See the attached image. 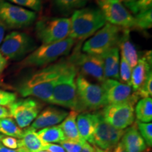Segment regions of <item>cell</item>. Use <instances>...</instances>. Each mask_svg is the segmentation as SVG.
I'll return each mask as SVG.
<instances>
[{"label":"cell","mask_w":152,"mask_h":152,"mask_svg":"<svg viewBox=\"0 0 152 152\" xmlns=\"http://www.w3.org/2000/svg\"><path fill=\"white\" fill-rule=\"evenodd\" d=\"M11 2L22 7L39 11L41 9L42 0H9Z\"/></svg>","instance_id":"obj_33"},{"label":"cell","mask_w":152,"mask_h":152,"mask_svg":"<svg viewBox=\"0 0 152 152\" xmlns=\"http://www.w3.org/2000/svg\"><path fill=\"white\" fill-rule=\"evenodd\" d=\"M6 27L2 23L0 22V45L2 42L4 38V33H5Z\"/></svg>","instance_id":"obj_40"},{"label":"cell","mask_w":152,"mask_h":152,"mask_svg":"<svg viewBox=\"0 0 152 152\" xmlns=\"http://www.w3.org/2000/svg\"><path fill=\"white\" fill-rule=\"evenodd\" d=\"M101 86L103 90L106 105L122 103L130 100L134 92L129 85L113 79H106Z\"/></svg>","instance_id":"obj_15"},{"label":"cell","mask_w":152,"mask_h":152,"mask_svg":"<svg viewBox=\"0 0 152 152\" xmlns=\"http://www.w3.org/2000/svg\"><path fill=\"white\" fill-rule=\"evenodd\" d=\"M139 98L151 97L152 95V72L147 76V79L140 87V88L134 92Z\"/></svg>","instance_id":"obj_32"},{"label":"cell","mask_w":152,"mask_h":152,"mask_svg":"<svg viewBox=\"0 0 152 152\" xmlns=\"http://www.w3.org/2000/svg\"><path fill=\"white\" fill-rule=\"evenodd\" d=\"M10 117L8 109L5 106H0V118Z\"/></svg>","instance_id":"obj_39"},{"label":"cell","mask_w":152,"mask_h":152,"mask_svg":"<svg viewBox=\"0 0 152 152\" xmlns=\"http://www.w3.org/2000/svg\"><path fill=\"white\" fill-rule=\"evenodd\" d=\"M67 61V65L55 83L49 104L63 106L78 113L80 109L76 87L77 70Z\"/></svg>","instance_id":"obj_2"},{"label":"cell","mask_w":152,"mask_h":152,"mask_svg":"<svg viewBox=\"0 0 152 152\" xmlns=\"http://www.w3.org/2000/svg\"><path fill=\"white\" fill-rule=\"evenodd\" d=\"M71 18H45L36 23L35 34L42 45L62 41L69 37Z\"/></svg>","instance_id":"obj_5"},{"label":"cell","mask_w":152,"mask_h":152,"mask_svg":"<svg viewBox=\"0 0 152 152\" xmlns=\"http://www.w3.org/2000/svg\"><path fill=\"white\" fill-rule=\"evenodd\" d=\"M42 104L33 98L16 100L8 106L10 117L20 128H26L31 124L40 113Z\"/></svg>","instance_id":"obj_12"},{"label":"cell","mask_w":152,"mask_h":152,"mask_svg":"<svg viewBox=\"0 0 152 152\" xmlns=\"http://www.w3.org/2000/svg\"><path fill=\"white\" fill-rule=\"evenodd\" d=\"M139 132L141 134L148 147L152 146V123L137 122Z\"/></svg>","instance_id":"obj_31"},{"label":"cell","mask_w":152,"mask_h":152,"mask_svg":"<svg viewBox=\"0 0 152 152\" xmlns=\"http://www.w3.org/2000/svg\"><path fill=\"white\" fill-rule=\"evenodd\" d=\"M125 130L113 128L104 121L102 113H97V121L93 134V145L110 151L120 142Z\"/></svg>","instance_id":"obj_14"},{"label":"cell","mask_w":152,"mask_h":152,"mask_svg":"<svg viewBox=\"0 0 152 152\" xmlns=\"http://www.w3.org/2000/svg\"><path fill=\"white\" fill-rule=\"evenodd\" d=\"M122 30L118 26L106 23L85 42L83 51L87 54L102 56L110 49L118 46Z\"/></svg>","instance_id":"obj_6"},{"label":"cell","mask_w":152,"mask_h":152,"mask_svg":"<svg viewBox=\"0 0 152 152\" xmlns=\"http://www.w3.org/2000/svg\"><path fill=\"white\" fill-rule=\"evenodd\" d=\"M16 151L17 152H31L25 147H19V148H18V149H17Z\"/></svg>","instance_id":"obj_43"},{"label":"cell","mask_w":152,"mask_h":152,"mask_svg":"<svg viewBox=\"0 0 152 152\" xmlns=\"http://www.w3.org/2000/svg\"><path fill=\"white\" fill-rule=\"evenodd\" d=\"M134 26L133 30H148L152 26V10H143L134 15Z\"/></svg>","instance_id":"obj_28"},{"label":"cell","mask_w":152,"mask_h":152,"mask_svg":"<svg viewBox=\"0 0 152 152\" xmlns=\"http://www.w3.org/2000/svg\"><path fill=\"white\" fill-rule=\"evenodd\" d=\"M104 73L106 79L119 80L120 52L119 48L114 47L102 55Z\"/></svg>","instance_id":"obj_21"},{"label":"cell","mask_w":152,"mask_h":152,"mask_svg":"<svg viewBox=\"0 0 152 152\" xmlns=\"http://www.w3.org/2000/svg\"><path fill=\"white\" fill-rule=\"evenodd\" d=\"M97 4L106 23L122 29L134 28V16L121 0H97Z\"/></svg>","instance_id":"obj_11"},{"label":"cell","mask_w":152,"mask_h":152,"mask_svg":"<svg viewBox=\"0 0 152 152\" xmlns=\"http://www.w3.org/2000/svg\"><path fill=\"white\" fill-rule=\"evenodd\" d=\"M97 121V113H83L77 115L76 122L81 137L93 144V134Z\"/></svg>","instance_id":"obj_20"},{"label":"cell","mask_w":152,"mask_h":152,"mask_svg":"<svg viewBox=\"0 0 152 152\" xmlns=\"http://www.w3.org/2000/svg\"><path fill=\"white\" fill-rule=\"evenodd\" d=\"M76 87L80 111H95L106 106L101 85L92 83L80 74L76 77Z\"/></svg>","instance_id":"obj_7"},{"label":"cell","mask_w":152,"mask_h":152,"mask_svg":"<svg viewBox=\"0 0 152 152\" xmlns=\"http://www.w3.org/2000/svg\"><path fill=\"white\" fill-rule=\"evenodd\" d=\"M53 4L62 13H69L85 7L87 0H52Z\"/></svg>","instance_id":"obj_27"},{"label":"cell","mask_w":152,"mask_h":152,"mask_svg":"<svg viewBox=\"0 0 152 152\" xmlns=\"http://www.w3.org/2000/svg\"><path fill=\"white\" fill-rule=\"evenodd\" d=\"M37 133L44 143H61L66 140L59 125L41 129Z\"/></svg>","instance_id":"obj_24"},{"label":"cell","mask_w":152,"mask_h":152,"mask_svg":"<svg viewBox=\"0 0 152 152\" xmlns=\"http://www.w3.org/2000/svg\"><path fill=\"white\" fill-rule=\"evenodd\" d=\"M60 144L64 148L66 152H80L82 147L84 144L65 140L64 141L61 142Z\"/></svg>","instance_id":"obj_35"},{"label":"cell","mask_w":152,"mask_h":152,"mask_svg":"<svg viewBox=\"0 0 152 152\" xmlns=\"http://www.w3.org/2000/svg\"><path fill=\"white\" fill-rule=\"evenodd\" d=\"M37 152H48V151H46V150H40V151H37Z\"/></svg>","instance_id":"obj_45"},{"label":"cell","mask_w":152,"mask_h":152,"mask_svg":"<svg viewBox=\"0 0 152 152\" xmlns=\"http://www.w3.org/2000/svg\"><path fill=\"white\" fill-rule=\"evenodd\" d=\"M113 152H127V151L126 150H125L123 144L121 143V142H120L115 147H114Z\"/></svg>","instance_id":"obj_41"},{"label":"cell","mask_w":152,"mask_h":152,"mask_svg":"<svg viewBox=\"0 0 152 152\" xmlns=\"http://www.w3.org/2000/svg\"><path fill=\"white\" fill-rule=\"evenodd\" d=\"M78 113L75 111L69 112L68 115L59 125L66 140L84 144L85 142L80 134L76 119Z\"/></svg>","instance_id":"obj_22"},{"label":"cell","mask_w":152,"mask_h":152,"mask_svg":"<svg viewBox=\"0 0 152 152\" xmlns=\"http://www.w3.org/2000/svg\"><path fill=\"white\" fill-rule=\"evenodd\" d=\"M68 112L58 108L48 106L38 114L30 128L34 130L52 127L61 123L68 115Z\"/></svg>","instance_id":"obj_16"},{"label":"cell","mask_w":152,"mask_h":152,"mask_svg":"<svg viewBox=\"0 0 152 152\" xmlns=\"http://www.w3.org/2000/svg\"><path fill=\"white\" fill-rule=\"evenodd\" d=\"M37 48L35 40L28 34L14 31L4 38L0 53L7 60H20Z\"/></svg>","instance_id":"obj_9"},{"label":"cell","mask_w":152,"mask_h":152,"mask_svg":"<svg viewBox=\"0 0 152 152\" xmlns=\"http://www.w3.org/2000/svg\"><path fill=\"white\" fill-rule=\"evenodd\" d=\"M121 143L127 152H145L147 150V144L139 132L136 123L125 130Z\"/></svg>","instance_id":"obj_18"},{"label":"cell","mask_w":152,"mask_h":152,"mask_svg":"<svg viewBox=\"0 0 152 152\" xmlns=\"http://www.w3.org/2000/svg\"><path fill=\"white\" fill-rule=\"evenodd\" d=\"M68 61L81 72L83 75L90 76L101 83L105 80L104 73V62L102 56L83 54L74 51L68 58Z\"/></svg>","instance_id":"obj_13"},{"label":"cell","mask_w":152,"mask_h":152,"mask_svg":"<svg viewBox=\"0 0 152 152\" xmlns=\"http://www.w3.org/2000/svg\"><path fill=\"white\" fill-rule=\"evenodd\" d=\"M94 147V152H110V151H106V150H103V149H101L99 148Z\"/></svg>","instance_id":"obj_44"},{"label":"cell","mask_w":152,"mask_h":152,"mask_svg":"<svg viewBox=\"0 0 152 152\" xmlns=\"http://www.w3.org/2000/svg\"><path fill=\"white\" fill-rule=\"evenodd\" d=\"M122 2L131 14L135 15L140 11L151 9L152 0H123Z\"/></svg>","instance_id":"obj_29"},{"label":"cell","mask_w":152,"mask_h":152,"mask_svg":"<svg viewBox=\"0 0 152 152\" xmlns=\"http://www.w3.org/2000/svg\"><path fill=\"white\" fill-rule=\"evenodd\" d=\"M121 1H123V0H121Z\"/></svg>","instance_id":"obj_47"},{"label":"cell","mask_w":152,"mask_h":152,"mask_svg":"<svg viewBox=\"0 0 152 152\" xmlns=\"http://www.w3.org/2000/svg\"><path fill=\"white\" fill-rule=\"evenodd\" d=\"M17 99L16 93L0 89V106H8Z\"/></svg>","instance_id":"obj_34"},{"label":"cell","mask_w":152,"mask_h":152,"mask_svg":"<svg viewBox=\"0 0 152 152\" xmlns=\"http://www.w3.org/2000/svg\"><path fill=\"white\" fill-rule=\"evenodd\" d=\"M0 142L4 147L9 148L10 149L16 150L18 148V140L15 137H12L4 136L1 138V140H0Z\"/></svg>","instance_id":"obj_36"},{"label":"cell","mask_w":152,"mask_h":152,"mask_svg":"<svg viewBox=\"0 0 152 152\" xmlns=\"http://www.w3.org/2000/svg\"><path fill=\"white\" fill-rule=\"evenodd\" d=\"M139 99L137 95L134 92L130 100L122 103L106 105L101 113L102 117L106 123L113 128L125 130L134 123V105Z\"/></svg>","instance_id":"obj_8"},{"label":"cell","mask_w":152,"mask_h":152,"mask_svg":"<svg viewBox=\"0 0 152 152\" xmlns=\"http://www.w3.org/2000/svg\"><path fill=\"white\" fill-rule=\"evenodd\" d=\"M7 64H8L7 60L4 57L1 55V53H0V76H1V74L3 73L5 68H7Z\"/></svg>","instance_id":"obj_38"},{"label":"cell","mask_w":152,"mask_h":152,"mask_svg":"<svg viewBox=\"0 0 152 152\" xmlns=\"http://www.w3.org/2000/svg\"><path fill=\"white\" fill-rule=\"evenodd\" d=\"M67 64V60L61 61L32 74L19 85L18 92L23 97L34 96L49 104L56 80Z\"/></svg>","instance_id":"obj_1"},{"label":"cell","mask_w":152,"mask_h":152,"mask_svg":"<svg viewBox=\"0 0 152 152\" xmlns=\"http://www.w3.org/2000/svg\"><path fill=\"white\" fill-rule=\"evenodd\" d=\"M3 137H4V135H2V134H0V140H1V138H2Z\"/></svg>","instance_id":"obj_46"},{"label":"cell","mask_w":152,"mask_h":152,"mask_svg":"<svg viewBox=\"0 0 152 152\" xmlns=\"http://www.w3.org/2000/svg\"><path fill=\"white\" fill-rule=\"evenodd\" d=\"M0 134L2 135L21 139L23 130L16 124L12 118L7 117L0 118Z\"/></svg>","instance_id":"obj_26"},{"label":"cell","mask_w":152,"mask_h":152,"mask_svg":"<svg viewBox=\"0 0 152 152\" xmlns=\"http://www.w3.org/2000/svg\"><path fill=\"white\" fill-rule=\"evenodd\" d=\"M106 23L99 9L88 7L77 9L71 18L69 37L74 40H83L92 36Z\"/></svg>","instance_id":"obj_3"},{"label":"cell","mask_w":152,"mask_h":152,"mask_svg":"<svg viewBox=\"0 0 152 152\" xmlns=\"http://www.w3.org/2000/svg\"><path fill=\"white\" fill-rule=\"evenodd\" d=\"M132 69V68H131L130 64L126 61L124 58L121 56L119 66V80L121 81V83L129 85L130 86Z\"/></svg>","instance_id":"obj_30"},{"label":"cell","mask_w":152,"mask_h":152,"mask_svg":"<svg viewBox=\"0 0 152 152\" xmlns=\"http://www.w3.org/2000/svg\"><path fill=\"white\" fill-rule=\"evenodd\" d=\"M75 40L68 37L64 40L48 45H42L36 48L21 63L24 67H40L56 61L61 57L69 54L75 45Z\"/></svg>","instance_id":"obj_4"},{"label":"cell","mask_w":152,"mask_h":152,"mask_svg":"<svg viewBox=\"0 0 152 152\" xmlns=\"http://www.w3.org/2000/svg\"><path fill=\"white\" fill-rule=\"evenodd\" d=\"M42 150H46L48 152H66L59 144L53 143H43Z\"/></svg>","instance_id":"obj_37"},{"label":"cell","mask_w":152,"mask_h":152,"mask_svg":"<svg viewBox=\"0 0 152 152\" xmlns=\"http://www.w3.org/2000/svg\"><path fill=\"white\" fill-rule=\"evenodd\" d=\"M43 143L36 130L29 127L23 130L22 138L18 139V148L25 147L31 152H37L42 150Z\"/></svg>","instance_id":"obj_23"},{"label":"cell","mask_w":152,"mask_h":152,"mask_svg":"<svg viewBox=\"0 0 152 152\" xmlns=\"http://www.w3.org/2000/svg\"><path fill=\"white\" fill-rule=\"evenodd\" d=\"M151 52H146L141 58L138 59L137 64L132 69L130 86L133 92H136L144 82L147 79V76L151 73Z\"/></svg>","instance_id":"obj_17"},{"label":"cell","mask_w":152,"mask_h":152,"mask_svg":"<svg viewBox=\"0 0 152 152\" xmlns=\"http://www.w3.org/2000/svg\"><path fill=\"white\" fill-rule=\"evenodd\" d=\"M0 152H17L16 150L10 149L9 148L4 147L2 144L0 142Z\"/></svg>","instance_id":"obj_42"},{"label":"cell","mask_w":152,"mask_h":152,"mask_svg":"<svg viewBox=\"0 0 152 152\" xmlns=\"http://www.w3.org/2000/svg\"><path fill=\"white\" fill-rule=\"evenodd\" d=\"M135 115L139 122L151 123L152 120V99L142 98L136 104Z\"/></svg>","instance_id":"obj_25"},{"label":"cell","mask_w":152,"mask_h":152,"mask_svg":"<svg viewBox=\"0 0 152 152\" xmlns=\"http://www.w3.org/2000/svg\"><path fill=\"white\" fill-rule=\"evenodd\" d=\"M130 31L129 29L122 30L118 42V47L121 49V56L126 60L132 68L137 64L139 55L136 47L130 39Z\"/></svg>","instance_id":"obj_19"},{"label":"cell","mask_w":152,"mask_h":152,"mask_svg":"<svg viewBox=\"0 0 152 152\" xmlns=\"http://www.w3.org/2000/svg\"><path fill=\"white\" fill-rule=\"evenodd\" d=\"M37 14L24 7L0 0V22L11 29L29 27L35 22Z\"/></svg>","instance_id":"obj_10"}]
</instances>
